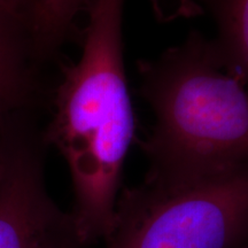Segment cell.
<instances>
[{
  "mask_svg": "<svg viewBox=\"0 0 248 248\" xmlns=\"http://www.w3.org/2000/svg\"><path fill=\"white\" fill-rule=\"evenodd\" d=\"M8 157V142L6 137L5 130L2 126H0V181L4 176L6 164H7Z\"/></svg>",
  "mask_w": 248,
  "mask_h": 248,
  "instance_id": "obj_10",
  "label": "cell"
},
{
  "mask_svg": "<svg viewBox=\"0 0 248 248\" xmlns=\"http://www.w3.org/2000/svg\"><path fill=\"white\" fill-rule=\"evenodd\" d=\"M152 6L156 17L162 22L202 14V9L194 0H152Z\"/></svg>",
  "mask_w": 248,
  "mask_h": 248,
  "instance_id": "obj_8",
  "label": "cell"
},
{
  "mask_svg": "<svg viewBox=\"0 0 248 248\" xmlns=\"http://www.w3.org/2000/svg\"><path fill=\"white\" fill-rule=\"evenodd\" d=\"M125 0H90L78 60L64 64L42 131L66 161L71 210L90 245L106 239L122 191L123 168L136 124L124 67Z\"/></svg>",
  "mask_w": 248,
  "mask_h": 248,
  "instance_id": "obj_1",
  "label": "cell"
},
{
  "mask_svg": "<svg viewBox=\"0 0 248 248\" xmlns=\"http://www.w3.org/2000/svg\"><path fill=\"white\" fill-rule=\"evenodd\" d=\"M244 248H248V245H247V246H245V247H244Z\"/></svg>",
  "mask_w": 248,
  "mask_h": 248,
  "instance_id": "obj_11",
  "label": "cell"
},
{
  "mask_svg": "<svg viewBox=\"0 0 248 248\" xmlns=\"http://www.w3.org/2000/svg\"><path fill=\"white\" fill-rule=\"evenodd\" d=\"M105 248H244L248 168L178 188H122Z\"/></svg>",
  "mask_w": 248,
  "mask_h": 248,
  "instance_id": "obj_3",
  "label": "cell"
},
{
  "mask_svg": "<svg viewBox=\"0 0 248 248\" xmlns=\"http://www.w3.org/2000/svg\"><path fill=\"white\" fill-rule=\"evenodd\" d=\"M4 130L8 157L0 181V248H92L73 214L47 190L42 132L11 124Z\"/></svg>",
  "mask_w": 248,
  "mask_h": 248,
  "instance_id": "obj_4",
  "label": "cell"
},
{
  "mask_svg": "<svg viewBox=\"0 0 248 248\" xmlns=\"http://www.w3.org/2000/svg\"><path fill=\"white\" fill-rule=\"evenodd\" d=\"M90 0H33L30 31L37 55L42 61L53 57L76 29Z\"/></svg>",
  "mask_w": 248,
  "mask_h": 248,
  "instance_id": "obj_7",
  "label": "cell"
},
{
  "mask_svg": "<svg viewBox=\"0 0 248 248\" xmlns=\"http://www.w3.org/2000/svg\"><path fill=\"white\" fill-rule=\"evenodd\" d=\"M213 17L221 62L248 88V0H194Z\"/></svg>",
  "mask_w": 248,
  "mask_h": 248,
  "instance_id": "obj_6",
  "label": "cell"
},
{
  "mask_svg": "<svg viewBox=\"0 0 248 248\" xmlns=\"http://www.w3.org/2000/svg\"><path fill=\"white\" fill-rule=\"evenodd\" d=\"M30 26L0 11V125L39 98V77Z\"/></svg>",
  "mask_w": 248,
  "mask_h": 248,
  "instance_id": "obj_5",
  "label": "cell"
},
{
  "mask_svg": "<svg viewBox=\"0 0 248 248\" xmlns=\"http://www.w3.org/2000/svg\"><path fill=\"white\" fill-rule=\"evenodd\" d=\"M33 0H0V11L20 18L30 26Z\"/></svg>",
  "mask_w": 248,
  "mask_h": 248,
  "instance_id": "obj_9",
  "label": "cell"
},
{
  "mask_svg": "<svg viewBox=\"0 0 248 248\" xmlns=\"http://www.w3.org/2000/svg\"><path fill=\"white\" fill-rule=\"evenodd\" d=\"M137 70L154 115L139 142L147 161L142 183L178 188L248 168V88L223 66L212 39L191 31L139 60Z\"/></svg>",
  "mask_w": 248,
  "mask_h": 248,
  "instance_id": "obj_2",
  "label": "cell"
}]
</instances>
